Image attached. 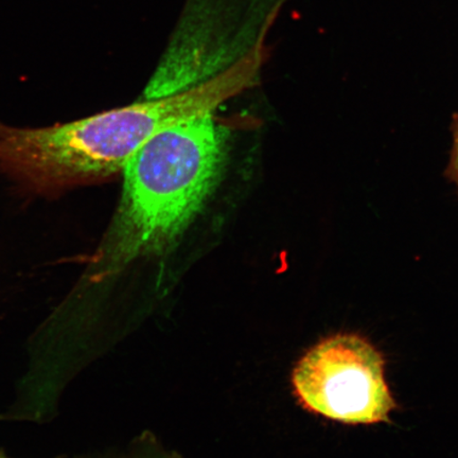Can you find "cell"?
I'll use <instances>...</instances> for the list:
<instances>
[{
  "label": "cell",
  "instance_id": "5b68a950",
  "mask_svg": "<svg viewBox=\"0 0 458 458\" xmlns=\"http://www.w3.org/2000/svg\"><path fill=\"white\" fill-rule=\"evenodd\" d=\"M0 458H8L7 456H4L3 454H0Z\"/></svg>",
  "mask_w": 458,
  "mask_h": 458
},
{
  "label": "cell",
  "instance_id": "3957f363",
  "mask_svg": "<svg viewBox=\"0 0 458 458\" xmlns=\"http://www.w3.org/2000/svg\"><path fill=\"white\" fill-rule=\"evenodd\" d=\"M297 397L307 409L348 425L389 421L394 399L379 352L358 335L319 343L294 370Z\"/></svg>",
  "mask_w": 458,
  "mask_h": 458
},
{
  "label": "cell",
  "instance_id": "277c9868",
  "mask_svg": "<svg viewBox=\"0 0 458 458\" xmlns=\"http://www.w3.org/2000/svg\"><path fill=\"white\" fill-rule=\"evenodd\" d=\"M454 135V146H452L448 167L445 169V176L457 188L458 191V112L454 114L451 125Z\"/></svg>",
  "mask_w": 458,
  "mask_h": 458
},
{
  "label": "cell",
  "instance_id": "6da1fadb",
  "mask_svg": "<svg viewBox=\"0 0 458 458\" xmlns=\"http://www.w3.org/2000/svg\"><path fill=\"white\" fill-rule=\"evenodd\" d=\"M228 148V131L213 114L143 145L123 171L122 199L94 256L93 277H110L140 258L174 249L219 186Z\"/></svg>",
  "mask_w": 458,
  "mask_h": 458
},
{
  "label": "cell",
  "instance_id": "7a4b0ae2",
  "mask_svg": "<svg viewBox=\"0 0 458 458\" xmlns=\"http://www.w3.org/2000/svg\"><path fill=\"white\" fill-rule=\"evenodd\" d=\"M203 112L202 98L185 91L53 127L15 128L0 123V170L37 194L93 184L123 172L160 131Z\"/></svg>",
  "mask_w": 458,
  "mask_h": 458
}]
</instances>
